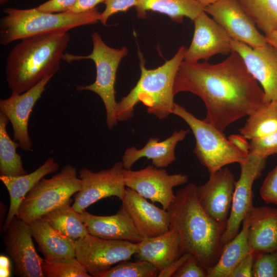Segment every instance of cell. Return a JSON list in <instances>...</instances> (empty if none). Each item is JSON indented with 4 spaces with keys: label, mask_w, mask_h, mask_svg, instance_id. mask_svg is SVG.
I'll use <instances>...</instances> for the list:
<instances>
[{
    "label": "cell",
    "mask_w": 277,
    "mask_h": 277,
    "mask_svg": "<svg viewBox=\"0 0 277 277\" xmlns=\"http://www.w3.org/2000/svg\"><path fill=\"white\" fill-rule=\"evenodd\" d=\"M250 152L267 159L277 154V130L262 137L250 140Z\"/></svg>",
    "instance_id": "cell-35"
},
{
    "label": "cell",
    "mask_w": 277,
    "mask_h": 277,
    "mask_svg": "<svg viewBox=\"0 0 277 277\" xmlns=\"http://www.w3.org/2000/svg\"><path fill=\"white\" fill-rule=\"evenodd\" d=\"M188 132V130H175L163 141H160L158 137H150L141 149L128 147L122 157L124 168L131 169L133 164L142 157L151 160L152 165L157 168L168 167L176 159L175 150L177 144L185 138Z\"/></svg>",
    "instance_id": "cell-21"
},
{
    "label": "cell",
    "mask_w": 277,
    "mask_h": 277,
    "mask_svg": "<svg viewBox=\"0 0 277 277\" xmlns=\"http://www.w3.org/2000/svg\"><path fill=\"white\" fill-rule=\"evenodd\" d=\"M138 243L102 239L88 234L75 241V258L93 277H100L138 251Z\"/></svg>",
    "instance_id": "cell-9"
},
{
    "label": "cell",
    "mask_w": 277,
    "mask_h": 277,
    "mask_svg": "<svg viewBox=\"0 0 277 277\" xmlns=\"http://www.w3.org/2000/svg\"><path fill=\"white\" fill-rule=\"evenodd\" d=\"M8 118L0 112V176H20L28 173L23 167L20 155L16 148L18 143L9 136L7 125Z\"/></svg>",
    "instance_id": "cell-29"
},
{
    "label": "cell",
    "mask_w": 277,
    "mask_h": 277,
    "mask_svg": "<svg viewBox=\"0 0 277 277\" xmlns=\"http://www.w3.org/2000/svg\"><path fill=\"white\" fill-rule=\"evenodd\" d=\"M0 20V44L6 46L33 36L68 30L97 23L101 12L96 7L83 13L44 12L34 8H7Z\"/></svg>",
    "instance_id": "cell-5"
},
{
    "label": "cell",
    "mask_w": 277,
    "mask_h": 277,
    "mask_svg": "<svg viewBox=\"0 0 277 277\" xmlns=\"http://www.w3.org/2000/svg\"><path fill=\"white\" fill-rule=\"evenodd\" d=\"M93 49L87 55H75L64 53L63 60L71 63L73 61L90 59L96 67V78L91 84L76 87L78 91H90L97 94L102 99L106 110V123L109 129L117 124L116 107L117 102L115 97V83L117 71L122 60L128 50L126 47L115 49L108 46L97 32L91 35Z\"/></svg>",
    "instance_id": "cell-6"
},
{
    "label": "cell",
    "mask_w": 277,
    "mask_h": 277,
    "mask_svg": "<svg viewBox=\"0 0 277 277\" xmlns=\"http://www.w3.org/2000/svg\"><path fill=\"white\" fill-rule=\"evenodd\" d=\"M186 48H179L174 56L156 68L148 69L142 55L140 56V77L128 94L117 102L116 116L118 122L126 121L134 115L135 107L142 103L147 112L163 120L173 114L175 104L173 87L175 76L184 61Z\"/></svg>",
    "instance_id": "cell-4"
},
{
    "label": "cell",
    "mask_w": 277,
    "mask_h": 277,
    "mask_svg": "<svg viewBox=\"0 0 277 277\" xmlns=\"http://www.w3.org/2000/svg\"><path fill=\"white\" fill-rule=\"evenodd\" d=\"M11 0H0V5H3L8 2H9Z\"/></svg>",
    "instance_id": "cell-47"
},
{
    "label": "cell",
    "mask_w": 277,
    "mask_h": 277,
    "mask_svg": "<svg viewBox=\"0 0 277 277\" xmlns=\"http://www.w3.org/2000/svg\"><path fill=\"white\" fill-rule=\"evenodd\" d=\"M172 277H207V272L192 254Z\"/></svg>",
    "instance_id": "cell-38"
},
{
    "label": "cell",
    "mask_w": 277,
    "mask_h": 277,
    "mask_svg": "<svg viewBox=\"0 0 277 277\" xmlns=\"http://www.w3.org/2000/svg\"><path fill=\"white\" fill-rule=\"evenodd\" d=\"M28 224L44 259L75 258V241L62 234L41 217Z\"/></svg>",
    "instance_id": "cell-25"
},
{
    "label": "cell",
    "mask_w": 277,
    "mask_h": 277,
    "mask_svg": "<svg viewBox=\"0 0 277 277\" xmlns=\"http://www.w3.org/2000/svg\"><path fill=\"white\" fill-rule=\"evenodd\" d=\"M77 0H48L38 6L39 11L48 13H64L70 11Z\"/></svg>",
    "instance_id": "cell-39"
},
{
    "label": "cell",
    "mask_w": 277,
    "mask_h": 277,
    "mask_svg": "<svg viewBox=\"0 0 277 277\" xmlns=\"http://www.w3.org/2000/svg\"><path fill=\"white\" fill-rule=\"evenodd\" d=\"M248 217V241L253 255L277 250V209L253 206Z\"/></svg>",
    "instance_id": "cell-22"
},
{
    "label": "cell",
    "mask_w": 277,
    "mask_h": 277,
    "mask_svg": "<svg viewBox=\"0 0 277 277\" xmlns=\"http://www.w3.org/2000/svg\"><path fill=\"white\" fill-rule=\"evenodd\" d=\"M4 231L5 249L13 262L15 274L21 277H44L43 259L35 249L29 224L15 216Z\"/></svg>",
    "instance_id": "cell-13"
},
{
    "label": "cell",
    "mask_w": 277,
    "mask_h": 277,
    "mask_svg": "<svg viewBox=\"0 0 277 277\" xmlns=\"http://www.w3.org/2000/svg\"><path fill=\"white\" fill-rule=\"evenodd\" d=\"M233 51L242 58L248 71L261 85L267 103L277 101V50L269 44L252 48L231 39Z\"/></svg>",
    "instance_id": "cell-15"
},
{
    "label": "cell",
    "mask_w": 277,
    "mask_h": 277,
    "mask_svg": "<svg viewBox=\"0 0 277 277\" xmlns=\"http://www.w3.org/2000/svg\"><path fill=\"white\" fill-rule=\"evenodd\" d=\"M254 255L251 252L243 258L234 267L229 277H251Z\"/></svg>",
    "instance_id": "cell-40"
},
{
    "label": "cell",
    "mask_w": 277,
    "mask_h": 277,
    "mask_svg": "<svg viewBox=\"0 0 277 277\" xmlns=\"http://www.w3.org/2000/svg\"><path fill=\"white\" fill-rule=\"evenodd\" d=\"M136 260L147 261L160 271L179 258L184 252L177 233L169 229L161 235L144 238L138 243Z\"/></svg>",
    "instance_id": "cell-23"
},
{
    "label": "cell",
    "mask_w": 277,
    "mask_h": 277,
    "mask_svg": "<svg viewBox=\"0 0 277 277\" xmlns=\"http://www.w3.org/2000/svg\"><path fill=\"white\" fill-rule=\"evenodd\" d=\"M173 114L184 120L192 130L195 140L194 153L209 174L229 164H240L248 155L236 149L223 132L197 118L183 106L175 103Z\"/></svg>",
    "instance_id": "cell-8"
},
{
    "label": "cell",
    "mask_w": 277,
    "mask_h": 277,
    "mask_svg": "<svg viewBox=\"0 0 277 277\" xmlns=\"http://www.w3.org/2000/svg\"><path fill=\"white\" fill-rule=\"evenodd\" d=\"M81 189L76 169L66 165L50 179L42 178L27 194L16 216L29 224L49 211L72 201Z\"/></svg>",
    "instance_id": "cell-7"
},
{
    "label": "cell",
    "mask_w": 277,
    "mask_h": 277,
    "mask_svg": "<svg viewBox=\"0 0 277 277\" xmlns=\"http://www.w3.org/2000/svg\"><path fill=\"white\" fill-rule=\"evenodd\" d=\"M266 160L261 155L249 152L240 164V176L235 183L231 208L222 238L223 245L238 234L244 219L253 207V184L261 175L265 167Z\"/></svg>",
    "instance_id": "cell-11"
},
{
    "label": "cell",
    "mask_w": 277,
    "mask_h": 277,
    "mask_svg": "<svg viewBox=\"0 0 277 277\" xmlns=\"http://www.w3.org/2000/svg\"><path fill=\"white\" fill-rule=\"evenodd\" d=\"M105 0H77L74 6L70 10L74 13H83L96 8L100 3H104Z\"/></svg>",
    "instance_id": "cell-43"
},
{
    "label": "cell",
    "mask_w": 277,
    "mask_h": 277,
    "mask_svg": "<svg viewBox=\"0 0 277 277\" xmlns=\"http://www.w3.org/2000/svg\"><path fill=\"white\" fill-rule=\"evenodd\" d=\"M242 226L238 234L223 245L217 263L207 271V277H229L235 265L251 252L248 241V214L244 219Z\"/></svg>",
    "instance_id": "cell-27"
},
{
    "label": "cell",
    "mask_w": 277,
    "mask_h": 277,
    "mask_svg": "<svg viewBox=\"0 0 277 277\" xmlns=\"http://www.w3.org/2000/svg\"><path fill=\"white\" fill-rule=\"evenodd\" d=\"M234 40L256 48L267 44L265 35L238 0H220L204 8Z\"/></svg>",
    "instance_id": "cell-14"
},
{
    "label": "cell",
    "mask_w": 277,
    "mask_h": 277,
    "mask_svg": "<svg viewBox=\"0 0 277 277\" xmlns=\"http://www.w3.org/2000/svg\"><path fill=\"white\" fill-rule=\"evenodd\" d=\"M265 36L267 43L277 50V32H273Z\"/></svg>",
    "instance_id": "cell-45"
},
{
    "label": "cell",
    "mask_w": 277,
    "mask_h": 277,
    "mask_svg": "<svg viewBox=\"0 0 277 277\" xmlns=\"http://www.w3.org/2000/svg\"><path fill=\"white\" fill-rule=\"evenodd\" d=\"M72 201L49 211L41 218L62 234L76 241L89 233L81 213L71 206Z\"/></svg>",
    "instance_id": "cell-28"
},
{
    "label": "cell",
    "mask_w": 277,
    "mask_h": 277,
    "mask_svg": "<svg viewBox=\"0 0 277 277\" xmlns=\"http://www.w3.org/2000/svg\"><path fill=\"white\" fill-rule=\"evenodd\" d=\"M122 162L115 163L110 168L94 172L83 168L79 172L81 189L75 193L72 206L81 213L99 200L111 196L123 200L126 187Z\"/></svg>",
    "instance_id": "cell-10"
},
{
    "label": "cell",
    "mask_w": 277,
    "mask_h": 277,
    "mask_svg": "<svg viewBox=\"0 0 277 277\" xmlns=\"http://www.w3.org/2000/svg\"><path fill=\"white\" fill-rule=\"evenodd\" d=\"M205 8L209 5L214 4L220 0H197Z\"/></svg>",
    "instance_id": "cell-46"
},
{
    "label": "cell",
    "mask_w": 277,
    "mask_h": 277,
    "mask_svg": "<svg viewBox=\"0 0 277 277\" xmlns=\"http://www.w3.org/2000/svg\"><path fill=\"white\" fill-rule=\"evenodd\" d=\"M124 181L126 187L152 202L159 203L167 210L175 197L173 188L187 183L188 176L169 174L164 168L148 165L136 171L125 169Z\"/></svg>",
    "instance_id": "cell-12"
},
{
    "label": "cell",
    "mask_w": 277,
    "mask_h": 277,
    "mask_svg": "<svg viewBox=\"0 0 277 277\" xmlns=\"http://www.w3.org/2000/svg\"><path fill=\"white\" fill-rule=\"evenodd\" d=\"M59 166L52 157H49L30 173L20 176H0V180L6 187L10 197L9 210L3 228L4 231L16 216L18 208L27 194L45 176L57 171Z\"/></svg>",
    "instance_id": "cell-24"
},
{
    "label": "cell",
    "mask_w": 277,
    "mask_h": 277,
    "mask_svg": "<svg viewBox=\"0 0 277 277\" xmlns=\"http://www.w3.org/2000/svg\"><path fill=\"white\" fill-rule=\"evenodd\" d=\"M46 77L39 83L21 94H11L0 100V112L11 122L13 140L25 151H29L32 142L28 133V121L33 107L45 90L46 85L53 77Z\"/></svg>",
    "instance_id": "cell-18"
},
{
    "label": "cell",
    "mask_w": 277,
    "mask_h": 277,
    "mask_svg": "<svg viewBox=\"0 0 277 277\" xmlns=\"http://www.w3.org/2000/svg\"><path fill=\"white\" fill-rule=\"evenodd\" d=\"M193 21V36L190 45L186 50L184 61L193 63L203 60L207 62L216 54L227 55L232 52V38L204 11Z\"/></svg>",
    "instance_id": "cell-16"
},
{
    "label": "cell",
    "mask_w": 277,
    "mask_h": 277,
    "mask_svg": "<svg viewBox=\"0 0 277 277\" xmlns=\"http://www.w3.org/2000/svg\"><path fill=\"white\" fill-rule=\"evenodd\" d=\"M182 92L201 98L207 109L204 120L222 132L267 103L262 88L233 50L217 64L183 61L173 87L174 95Z\"/></svg>",
    "instance_id": "cell-1"
},
{
    "label": "cell",
    "mask_w": 277,
    "mask_h": 277,
    "mask_svg": "<svg viewBox=\"0 0 277 277\" xmlns=\"http://www.w3.org/2000/svg\"><path fill=\"white\" fill-rule=\"evenodd\" d=\"M70 37L68 32L41 34L21 39L11 50L5 71L11 94H21L59 70Z\"/></svg>",
    "instance_id": "cell-3"
},
{
    "label": "cell",
    "mask_w": 277,
    "mask_h": 277,
    "mask_svg": "<svg viewBox=\"0 0 277 277\" xmlns=\"http://www.w3.org/2000/svg\"><path fill=\"white\" fill-rule=\"evenodd\" d=\"M135 8L138 18H146L147 12L152 11L182 23L185 17L193 21L204 8L197 0H137Z\"/></svg>",
    "instance_id": "cell-26"
},
{
    "label": "cell",
    "mask_w": 277,
    "mask_h": 277,
    "mask_svg": "<svg viewBox=\"0 0 277 277\" xmlns=\"http://www.w3.org/2000/svg\"><path fill=\"white\" fill-rule=\"evenodd\" d=\"M196 189L194 183H190L179 190L167 210L170 217L169 229L177 233L183 251L194 256L207 272L220 256L226 224L216 221L205 212L199 202Z\"/></svg>",
    "instance_id": "cell-2"
},
{
    "label": "cell",
    "mask_w": 277,
    "mask_h": 277,
    "mask_svg": "<svg viewBox=\"0 0 277 277\" xmlns=\"http://www.w3.org/2000/svg\"><path fill=\"white\" fill-rule=\"evenodd\" d=\"M160 271L151 263L142 260L123 261L100 277H157Z\"/></svg>",
    "instance_id": "cell-33"
},
{
    "label": "cell",
    "mask_w": 277,
    "mask_h": 277,
    "mask_svg": "<svg viewBox=\"0 0 277 277\" xmlns=\"http://www.w3.org/2000/svg\"><path fill=\"white\" fill-rule=\"evenodd\" d=\"M192 254L188 252L183 253L179 258L172 262L169 265L161 270L159 277H170L180 268L188 260Z\"/></svg>",
    "instance_id": "cell-41"
},
{
    "label": "cell",
    "mask_w": 277,
    "mask_h": 277,
    "mask_svg": "<svg viewBox=\"0 0 277 277\" xmlns=\"http://www.w3.org/2000/svg\"><path fill=\"white\" fill-rule=\"evenodd\" d=\"M122 202V206L143 239L157 236L169 230L168 211L149 202L133 190L126 187Z\"/></svg>",
    "instance_id": "cell-19"
},
{
    "label": "cell",
    "mask_w": 277,
    "mask_h": 277,
    "mask_svg": "<svg viewBox=\"0 0 277 277\" xmlns=\"http://www.w3.org/2000/svg\"><path fill=\"white\" fill-rule=\"evenodd\" d=\"M239 129L241 135L252 140L266 136L277 130V110L270 102L248 116Z\"/></svg>",
    "instance_id": "cell-30"
},
{
    "label": "cell",
    "mask_w": 277,
    "mask_h": 277,
    "mask_svg": "<svg viewBox=\"0 0 277 277\" xmlns=\"http://www.w3.org/2000/svg\"><path fill=\"white\" fill-rule=\"evenodd\" d=\"M44 277H92L76 258L43 259Z\"/></svg>",
    "instance_id": "cell-32"
},
{
    "label": "cell",
    "mask_w": 277,
    "mask_h": 277,
    "mask_svg": "<svg viewBox=\"0 0 277 277\" xmlns=\"http://www.w3.org/2000/svg\"><path fill=\"white\" fill-rule=\"evenodd\" d=\"M228 139L230 143L239 151L245 155H248L250 152V145L247 141V139L240 134H232Z\"/></svg>",
    "instance_id": "cell-42"
},
{
    "label": "cell",
    "mask_w": 277,
    "mask_h": 277,
    "mask_svg": "<svg viewBox=\"0 0 277 277\" xmlns=\"http://www.w3.org/2000/svg\"><path fill=\"white\" fill-rule=\"evenodd\" d=\"M260 194L266 203L277 205V165L265 177Z\"/></svg>",
    "instance_id": "cell-36"
},
{
    "label": "cell",
    "mask_w": 277,
    "mask_h": 277,
    "mask_svg": "<svg viewBox=\"0 0 277 277\" xmlns=\"http://www.w3.org/2000/svg\"><path fill=\"white\" fill-rule=\"evenodd\" d=\"M81 213L83 221L91 235L106 240H123L134 243H138L143 239L122 206L116 213L112 215H95L85 210Z\"/></svg>",
    "instance_id": "cell-20"
},
{
    "label": "cell",
    "mask_w": 277,
    "mask_h": 277,
    "mask_svg": "<svg viewBox=\"0 0 277 277\" xmlns=\"http://www.w3.org/2000/svg\"><path fill=\"white\" fill-rule=\"evenodd\" d=\"M265 35L277 32V0H238Z\"/></svg>",
    "instance_id": "cell-31"
},
{
    "label": "cell",
    "mask_w": 277,
    "mask_h": 277,
    "mask_svg": "<svg viewBox=\"0 0 277 277\" xmlns=\"http://www.w3.org/2000/svg\"><path fill=\"white\" fill-rule=\"evenodd\" d=\"M235 183L234 174L224 167L209 174L208 180L197 186L196 194L201 206L211 217L219 223L227 224Z\"/></svg>",
    "instance_id": "cell-17"
},
{
    "label": "cell",
    "mask_w": 277,
    "mask_h": 277,
    "mask_svg": "<svg viewBox=\"0 0 277 277\" xmlns=\"http://www.w3.org/2000/svg\"><path fill=\"white\" fill-rule=\"evenodd\" d=\"M105 8L101 12L100 22L107 26L108 19L112 15L121 12H126L130 8L135 7L137 0H105Z\"/></svg>",
    "instance_id": "cell-37"
},
{
    "label": "cell",
    "mask_w": 277,
    "mask_h": 277,
    "mask_svg": "<svg viewBox=\"0 0 277 277\" xmlns=\"http://www.w3.org/2000/svg\"><path fill=\"white\" fill-rule=\"evenodd\" d=\"M0 276L9 277L11 276V266L10 260L4 255L0 256Z\"/></svg>",
    "instance_id": "cell-44"
},
{
    "label": "cell",
    "mask_w": 277,
    "mask_h": 277,
    "mask_svg": "<svg viewBox=\"0 0 277 277\" xmlns=\"http://www.w3.org/2000/svg\"><path fill=\"white\" fill-rule=\"evenodd\" d=\"M252 276L277 277V250L254 255Z\"/></svg>",
    "instance_id": "cell-34"
},
{
    "label": "cell",
    "mask_w": 277,
    "mask_h": 277,
    "mask_svg": "<svg viewBox=\"0 0 277 277\" xmlns=\"http://www.w3.org/2000/svg\"><path fill=\"white\" fill-rule=\"evenodd\" d=\"M274 107V108L277 110V101L271 102Z\"/></svg>",
    "instance_id": "cell-48"
}]
</instances>
